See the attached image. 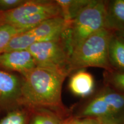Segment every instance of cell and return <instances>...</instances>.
Returning <instances> with one entry per match:
<instances>
[{
	"mask_svg": "<svg viewBox=\"0 0 124 124\" xmlns=\"http://www.w3.org/2000/svg\"><path fill=\"white\" fill-rule=\"evenodd\" d=\"M66 78L54 70L36 66L23 75L21 105L48 108L64 118L70 116L62 102V86Z\"/></svg>",
	"mask_w": 124,
	"mask_h": 124,
	"instance_id": "obj_1",
	"label": "cell"
},
{
	"mask_svg": "<svg viewBox=\"0 0 124 124\" xmlns=\"http://www.w3.org/2000/svg\"><path fill=\"white\" fill-rule=\"evenodd\" d=\"M106 1L90 0L79 12L62 37L70 53L78 47L88 37L105 28Z\"/></svg>",
	"mask_w": 124,
	"mask_h": 124,
	"instance_id": "obj_2",
	"label": "cell"
},
{
	"mask_svg": "<svg viewBox=\"0 0 124 124\" xmlns=\"http://www.w3.org/2000/svg\"><path fill=\"white\" fill-rule=\"evenodd\" d=\"M113 32L103 28L88 37L71 54L70 71L87 67L112 70L108 58V44Z\"/></svg>",
	"mask_w": 124,
	"mask_h": 124,
	"instance_id": "obj_3",
	"label": "cell"
},
{
	"mask_svg": "<svg viewBox=\"0 0 124 124\" xmlns=\"http://www.w3.org/2000/svg\"><path fill=\"white\" fill-rule=\"evenodd\" d=\"M75 116L94 118L102 124H124V93L105 86Z\"/></svg>",
	"mask_w": 124,
	"mask_h": 124,
	"instance_id": "obj_4",
	"label": "cell"
},
{
	"mask_svg": "<svg viewBox=\"0 0 124 124\" xmlns=\"http://www.w3.org/2000/svg\"><path fill=\"white\" fill-rule=\"evenodd\" d=\"M57 17L62 16L56 0H26L17 8L2 12L4 24L25 31L46 20Z\"/></svg>",
	"mask_w": 124,
	"mask_h": 124,
	"instance_id": "obj_5",
	"label": "cell"
},
{
	"mask_svg": "<svg viewBox=\"0 0 124 124\" xmlns=\"http://www.w3.org/2000/svg\"><path fill=\"white\" fill-rule=\"evenodd\" d=\"M27 50L33 58L36 66L54 70L66 77L71 74V53L62 37L34 43Z\"/></svg>",
	"mask_w": 124,
	"mask_h": 124,
	"instance_id": "obj_6",
	"label": "cell"
},
{
	"mask_svg": "<svg viewBox=\"0 0 124 124\" xmlns=\"http://www.w3.org/2000/svg\"><path fill=\"white\" fill-rule=\"evenodd\" d=\"M23 76L0 70V112L2 114L21 106Z\"/></svg>",
	"mask_w": 124,
	"mask_h": 124,
	"instance_id": "obj_7",
	"label": "cell"
},
{
	"mask_svg": "<svg viewBox=\"0 0 124 124\" xmlns=\"http://www.w3.org/2000/svg\"><path fill=\"white\" fill-rule=\"evenodd\" d=\"M66 28L62 17H57L46 20L32 29L24 31V35L31 46L36 43L59 39Z\"/></svg>",
	"mask_w": 124,
	"mask_h": 124,
	"instance_id": "obj_8",
	"label": "cell"
},
{
	"mask_svg": "<svg viewBox=\"0 0 124 124\" xmlns=\"http://www.w3.org/2000/svg\"><path fill=\"white\" fill-rule=\"evenodd\" d=\"M36 67L35 60L27 49L0 53V70L23 76Z\"/></svg>",
	"mask_w": 124,
	"mask_h": 124,
	"instance_id": "obj_9",
	"label": "cell"
},
{
	"mask_svg": "<svg viewBox=\"0 0 124 124\" xmlns=\"http://www.w3.org/2000/svg\"><path fill=\"white\" fill-rule=\"evenodd\" d=\"M69 87L71 92L76 96L87 97L94 91L95 87L94 77L85 69L76 71L70 79Z\"/></svg>",
	"mask_w": 124,
	"mask_h": 124,
	"instance_id": "obj_10",
	"label": "cell"
},
{
	"mask_svg": "<svg viewBox=\"0 0 124 124\" xmlns=\"http://www.w3.org/2000/svg\"><path fill=\"white\" fill-rule=\"evenodd\" d=\"M105 28L113 32L124 31V0L106 1Z\"/></svg>",
	"mask_w": 124,
	"mask_h": 124,
	"instance_id": "obj_11",
	"label": "cell"
},
{
	"mask_svg": "<svg viewBox=\"0 0 124 124\" xmlns=\"http://www.w3.org/2000/svg\"><path fill=\"white\" fill-rule=\"evenodd\" d=\"M108 58L112 70L124 71V38L116 32L108 41Z\"/></svg>",
	"mask_w": 124,
	"mask_h": 124,
	"instance_id": "obj_12",
	"label": "cell"
},
{
	"mask_svg": "<svg viewBox=\"0 0 124 124\" xmlns=\"http://www.w3.org/2000/svg\"><path fill=\"white\" fill-rule=\"evenodd\" d=\"M29 108L28 124H62L65 118L59 113L48 108Z\"/></svg>",
	"mask_w": 124,
	"mask_h": 124,
	"instance_id": "obj_13",
	"label": "cell"
},
{
	"mask_svg": "<svg viewBox=\"0 0 124 124\" xmlns=\"http://www.w3.org/2000/svg\"><path fill=\"white\" fill-rule=\"evenodd\" d=\"M90 0H56L59 6L62 18L66 24V29L78 14L89 4Z\"/></svg>",
	"mask_w": 124,
	"mask_h": 124,
	"instance_id": "obj_14",
	"label": "cell"
},
{
	"mask_svg": "<svg viewBox=\"0 0 124 124\" xmlns=\"http://www.w3.org/2000/svg\"><path fill=\"white\" fill-rule=\"evenodd\" d=\"M30 108L20 106L5 113L0 119V124H28Z\"/></svg>",
	"mask_w": 124,
	"mask_h": 124,
	"instance_id": "obj_15",
	"label": "cell"
},
{
	"mask_svg": "<svg viewBox=\"0 0 124 124\" xmlns=\"http://www.w3.org/2000/svg\"><path fill=\"white\" fill-rule=\"evenodd\" d=\"M103 77L106 86L124 93V71H105Z\"/></svg>",
	"mask_w": 124,
	"mask_h": 124,
	"instance_id": "obj_16",
	"label": "cell"
},
{
	"mask_svg": "<svg viewBox=\"0 0 124 124\" xmlns=\"http://www.w3.org/2000/svg\"><path fill=\"white\" fill-rule=\"evenodd\" d=\"M24 31L7 24L0 26V53L5 50L15 36Z\"/></svg>",
	"mask_w": 124,
	"mask_h": 124,
	"instance_id": "obj_17",
	"label": "cell"
},
{
	"mask_svg": "<svg viewBox=\"0 0 124 124\" xmlns=\"http://www.w3.org/2000/svg\"><path fill=\"white\" fill-rule=\"evenodd\" d=\"M62 124H102L97 119L91 117H80L69 116L63 120Z\"/></svg>",
	"mask_w": 124,
	"mask_h": 124,
	"instance_id": "obj_18",
	"label": "cell"
},
{
	"mask_svg": "<svg viewBox=\"0 0 124 124\" xmlns=\"http://www.w3.org/2000/svg\"><path fill=\"white\" fill-rule=\"evenodd\" d=\"M26 2V0H0V12H5L16 9Z\"/></svg>",
	"mask_w": 124,
	"mask_h": 124,
	"instance_id": "obj_19",
	"label": "cell"
},
{
	"mask_svg": "<svg viewBox=\"0 0 124 124\" xmlns=\"http://www.w3.org/2000/svg\"><path fill=\"white\" fill-rule=\"evenodd\" d=\"M4 25L3 23V18H2V12H0V26Z\"/></svg>",
	"mask_w": 124,
	"mask_h": 124,
	"instance_id": "obj_20",
	"label": "cell"
},
{
	"mask_svg": "<svg viewBox=\"0 0 124 124\" xmlns=\"http://www.w3.org/2000/svg\"><path fill=\"white\" fill-rule=\"evenodd\" d=\"M116 33H117L118 34V35L122 36V37H124V31H122L121 32H116Z\"/></svg>",
	"mask_w": 124,
	"mask_h": 124,
	"instance_id": "obj_21",
	"label": "cell"
},
{
	"mask_svg": "<svg viewBox=\"0 0 124 124\" xmlns=\"http://www.w3.org/2000/svg\"><path fill=\"white\" fill-rule=\"evenodd\" d=\"M2 114H1V112H0V119H1V117H2Z\"/></svg>",
	"mask_w": 124,
	"mask_h": 124,
	"instance_id": "obj_22",
	"label": "cell"
}]
</instances>
